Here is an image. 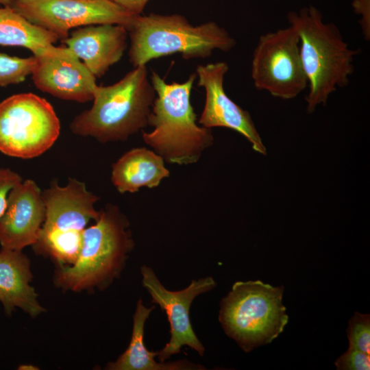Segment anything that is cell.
Instances as JSON below:
<instances>
[{
  "instance_id": "15",
  "label": "cell",
  "mask_w": 370,
  "mask_h": 370,
  "mask_svg": "<svg viewBox=\"0 0 370 370\" xmlns=\"http://www.w3.org/2000/svg\"><path fill=\"white\" fill-rule=\"evenodd\" d=\"M127 34L126 27L121 25H90L72 31L61 42L96 77H100L121 59L127 49Z\"/></svg>"
},
{
  "instance_id": "21",
  "label": "cell",
  "mask_w": 370,
  "mask_h": 370,
  "mask_svg": "<svg viewBox=\"0 0 370 370\" xmlns=\"http://www.w3.org/2000/svg\"><path fill=\"white\" fill-rule=\"evenodd\" d=\"M349 347L370 354V317L358 312L349 321L347 329Z\"/></svg>"
},
{
  "instance_id": "14",
  "label": "cell",
  "mask_w": 370,
  "mask_h": 370,
  "mask_svg": "<svg viewBox=\"0 0 370 370\" xmlns=\"http://www.w3.org/2000/svg\"><path fill=\"white\" fill-rule=\"evenodd\" d=\"M45 219L42 190L32 180H22L10 192L0 218L1 248L23 250L38 240Z\"/></svg>"
},
{
  "instance_id": "10",
  "label": "cell",
  "mask_w": 370,
  "mask_h": 370,
  "mask_svg": "<svg viewBox=\"0 0 370 370\" xmlns=\"http://www.w3.org/2000/svg\"><path fill=\"white\" fill-rule=\"evenodd\" d=\"M5 6L53 32L61 41L77 27L110 23L128 29L137 16L110 0H14Z\"/></svg>"
},
{
  "instance_id": "13",
  "label": "cell",
  "mask_w": 370,
  "mask_h": 370,
  "mask_svg": "<svg viewBox=\"0 0 370 370\" xmlns=\"http://www.w3.org/2000/svg\"><path fill=\"white\" fill-rule=\"evenodd\" d=\"M228 70L225 62L197 66V85L204 88L206 94L198 123L210 129L221 127L234 130L247 139L254 151L266 155V147L250 114L232 101L225 91L224 77Z\"/></svg>"
},
{
  "instance_id": "4",
  "label": "cell",
  "mask_w": 370,
  "mask_h": 370,
  "mask_svg": "<svg viewBox=\"0 0 370 370\" xmlns=\"http://www.w3.org/2000/svg\"><path fill=\"white\" fill-rule=\"evenodd\" d=\"M288 20L299 36L308 80L306 110L312 113L318 106L325 105L337 88L347 86L358 51L351 49L338 27L324 22L321 13L312 5L290 12Z\"/></svg>"
},
{
  "instance_id": "27",
  "label": "cell",
  "mask_w": 370,
  "mask_h": 370,
  "mask_svg": "<svg viewBox=\"0 0 370 370\" xmlns=\"http://www.w3.org/2000/svg\"><path fill=\"white\" fill-rule=\"evenodd\" d=\"M12 1H14V0H0V4H3V5H5Z\"/></svg>"
},
{
  "instance_id": "24",
  "label": "cell",
  "mask_w": 370,
  "mask_h": 370,
  "mask_svg": "<svg viewBox=\"0 0 370 370\" xmlns=\"http://www.w3.org/2000/svg\"><path fill=\"white\" fill-rule=\"evenodd\" d=\"M354 7L356 12L361 16L359 22L363 38L370 40L369 0H355Z\"/></svg>"
},
{
  "instance_id": "3",
  "label": "cell",
  "mask_w": 370,
  "mask_h": 370,
  "mask_svg": "<svg viewBox=\"0 0 370 370\" xmlns=\"http://www.w3.org/2000/svg\"><path fill=\"white\" fill-rule=\"evenodd\" d=\"M155 97L146 65L134 67L113 84L97 85L92 106L73 118L70 130L101 143L126 140L149 125Z\"/></svg>"
},
{
  "instance_id": "16",
  "label": "cell",
  "mask_w": 370,
  "mask_h": 370,
  "mask_svg": "<svg viewBox=\"0 0 370 370\" xmlns=\"http://www.w3.org/2000/svg\"><path fill=\"white\" fill-rule=\"evenodd\" d=\"M23 250H0V302L5 314L11 316L16 308L32 318L46 312L31 285V261Z\"/></svg>"
},
{
  "instance_id": "11",
  "label": "cell",
  "mask_w": 370,
  "mask_h": 370,
  "mask_svg": "<svg viewBox=\"0 0 370 370\" xmlns=\"http://www.w3.org/2000/svg\"><path fill=\"white\" fill-rule=\"evenodd\" d=\"M140 272L143 285L150 294L151 302L158 304L165 311L170 323L171 338L158 352L159 361L164 362L171 355L179 353L184 345L191 347L203 356L205 349L193 331L189 310L197 296L216 286L213 278L206 277L195 280L187 288L171 291L164 288L150 267L143 265Z\"/></svg>"
},
{
  "instance_id": "17",
  "label": "cell",
  "mask_w": 370,
  "mask_h": 370,
  "mask_svg": "<svg viewBox=\"0 0 370 370\" xmlns=\"http://www.w3.org/2000/svg\"><path fill=\"white\" fill-rule=\"evenodd\" d=\"M169 176L164 159L145 147L134 148L125 153L112 165L111 180L121 194L137 192L142 187L158 186Z\"/></svg>"
},
{
  "instance_id": "22",
  "label": "cell",
  "mask_w": 370,
  "mask_h": 370,
  "mask_svg": "<svg viewBox=\"0 0 370 370\" xmlns=\"http://www.w3.org/2000/svg\"><path fill=\"white\" fill-rule=\"evenodd\" d=\"M334 365L338 370H369L370 354L349 347Z\"/></svg>"
},
{
  "instance_id": "2",
  "label": "cell",
  "mask_w": 370,
  "mask_h": 370,
  "mask_svg": "<svg viewBox=\"0 0 370 370\" xmlns=\"http://www.w3.org/2000/svg\"><path fill=\"white\" fill-rule=\"evenodd\" d=\"M149 78L156 92L149 118V125L153 130L143 132V140L167 162L180 165L197 162L212 145L214 137L211 129L198 125L191 105L196 73L181 83H167L156 71Z\"/></svg>"
},
{
  "instance_id": "18",
  "label": "cell",
  "mask_w": 370,
  "mask_h": 370,
  "mask_svg": "<svg viewBox=\"0 0 370 370\" xmlns=\"http://www.w3.org/2000/svg\"><path fill=\"white\" fill-rule=\"evenodd\" d=\"M154 309L147 308L140 299L133 317V329L130 344L126 350L114 362H109L108 370H182L203 369V367L186 360L175 362H157L154 358L158 352H149L144 344V327L146 320Z\"/></svg>"
},
{
  "instance_id": "23",
  "label": "cell",
  "mask_w": 370,
  "mask_h": 370,
  "mask_svg": "<svg viewBox=\"0 0 370 370\" xmlns=\"http://www.w3.org/2000/svg\"><path fill=\"white\" fill-rule=\"evenodd\" d=\"M22 180L21 176L10 168H0V218L6 209L10 190Z\"/></svg>"
},
{
  "instance_id": "12",
  "label": "cell",
  "mask_w": 370,
  "mask_h": 370,
  "mask_svg": "<svg viewBox=\"0 0 370 370\" xmlns=\"http://www.w3.org/2000/svg\"><path fill=\"white\" fill-rule=\"evenodd\" d=\"M33 56L36 65L31 75L37 88L61 99L92 101L96 77L69 48L50 45Z\"/></svg>"
},
{
  "instance_id": "6",
  "label": "cell",
  "mask_w": 370,
  "mask_h": 370,
  "mask_svg": "<svg viewBox=\"0 0 370 370\" xmlns=\"http://www.w3.org/2000/svg\"><path fill=\"white\" fill-rule=\"evenodd\" d=\"M42 197L45 219L34 251L56 267L71 265L78 256L84 230L100 214L95 207L99 197L75 178L64 186L53 181L42 190Z\"/></svg>"
},
{
  "instance_id": "1",
  "label": "cell",
  "mask_w": 370,
  "mask_h": 370,
  "mask_svg": "<svg viewBox=\"0 0 370 370\" xmlns=\"http://www.w3.org/2000/svg\"><path fill=\"white\" fill-rule=\"evenodd\" d=\"M130 223L119 206L109 204L82 234L75 262L56 267L53 283L64 291H103L123 270L134 243Z\"/></svg>"
},
{
  "instance_id": "26",
  "label": "cell",
  "mask_w": 370,
  "mask_h": 370,
  "mask_svg": "<svg viewBox=\"0 0 370 370\" xmlns=\"http://www.w3.org/2000/svg\"><path fill=\"white\" fill-rule=\"evenodd\" d=\"M19 370H36L39 369L38 367L33 365H27V364H23L18 367L17 368Z\"/></svg>"
},
{
  "instance_id": "19",
  "label": "cell",
  "mask_w": 370,
  "mask_h": 370,
  "mask_svg": "<svg viewBox=\"0 0 370 370\" xmlns=\"http://www.w3.org/2000/svg\"><path fill=\"white\" fill-rule=\"evenodd\" d=\"M58 40L57 35L33 24L10 7H0V45L22 47L34 53Z\"/></svg>"
},
{
  "instance_id": "7",
  "label": "cell",
  "mask_w": 370,
  "mask_h": 370,
  "mask_svg": "<svg viewBox=\"0 0 370 370\" xmlns=\"http://www.w3.org/2000/svg\"><path fill=\"white\" fill-rule=\"evenodd\" d=\"M283 291V286L260 280L237 282L221 300L219 321L245 352L271 343L284 330L288 317L282 302Z\"/></svg>"
},
{
  "instance_id": "5",
  "label": "cell",
  "mask_w": 370,
  "mask_h": 370,
  "mask_svg": "<svg viewBox=\"0 0 370 370\" xmlns=\"http://www.w3.org/2000/svg\"><path fill=\"white\" fill-rule=\"evenodd\" d=\"M127 31L129 60L134 67L175 53L185 60L204 59L216 50L227 52L236 45L235 39L217 23L194 26L177 14L137 15Z\"/></svg>"
},
{
  "instance_id": "8",
  "label": "cell",
  "mask_w": 370,
  "mask_h": 370,
  "mask_svg": "<svg viewBox=\"0 0 370 370\" xmlns=\"http://www.w3.org/2000/svg\"><path fill=\"white\" fill-rule=\"evenodd\" d=\"M60 133L51 103L34 93L12 95L0 103V151L31 159L49 150Z\"/></svg>"
},
{
  "instance_id": "9",
  "label": "cell",
  "mask_w": 370,
  "mask_h": 370,
  "mask_svg": "<svg viewBox=\"0 0 370 370\" xmlns=\"http://www.w3.org/2000/svg\"><path fill=\"white\" fill-rule=\"evenodd\" d=\"M251 76L256 89L282 99L295 98L308 88L299 39L293 26L260 36L253 52Z\"/></svg>"
},
{
  "instance_id": "25",
  "label": "cell",
  "mask_w": 370,
  "mask_h": 370,
  "mask_svg": "<svg viewBox=\"0 0 370 370\" xmlns=\"http://www.w3.org/2000/svg\"><path fill=\"white\" fill-rule=\"evenodd\" d=\"M123 10L134 15H140L150 0H110Z\"/></svg>"
},
{
  "instance_id": "20",
  "label": "cell",
  "mask_w": 370,
  "mask_h": 370,
  "mask_svg": "<svg viewBox=\"0 0 370 370\" xmlns=\"http://www.w3.org/2000/svg\"><path fill=\"white\" fill-rule=\"evenodd\" d=\"M35 65L34 56L19 58L0 53V86L5 87L25 81L32 74Z\"/></svg>"
}]
</instances>
